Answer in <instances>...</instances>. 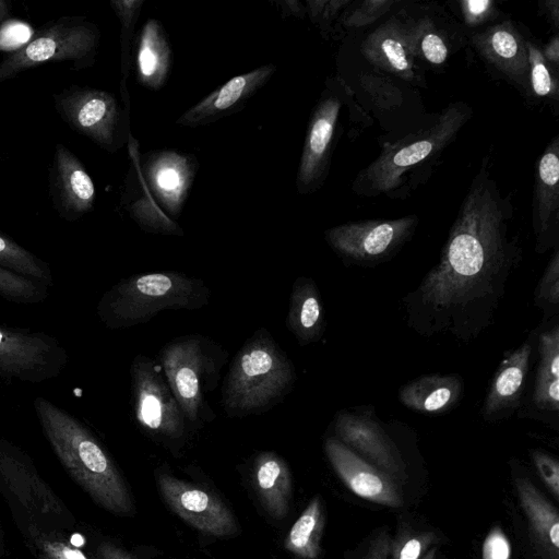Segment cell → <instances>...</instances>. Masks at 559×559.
I'll list each match as a JSON object with an SVG mask.
<instances>
[{"label": "cell", "mask_w": 559, "mask_h": 559, "mask_svg": "<svg viewBox=\"0 0 559 559\" xmlns=\"http://www.w3.org/2000/svg\"><path fill=\"white\" fill-rule=\"evenodd\" d=\"M418 223L415 214L348 222L325 230L324 237L344 261L369 266L392 258L413 237Z\"/></svg>", "instance_id": "9"}, {"label": "cell", "mask_w": 559, "mask_h": 559, "mask_svg": "<svg viewBox=\"0 0 559 559\" xmlns=\"http://www.w3.org/2000/svg\"><path fill=\"white\" fill-rule=\"evenodd\" d=\"M134 415L139 425L154 436L181 439L185 414L156 364L138 355L130 369Z\"/></svg>", "instance_id": "12"}, {"label": "cell", "mask_w": 559, "mask_h": 559, "mask_svg": "<svg viewBox=\"0 0 559 559\" xmlns=\"http://www.w3.org/2000/svg\"><path fill=\"white\" fill-rule=\"evenodd\" d=\"M69 355L52 335L0 324V377L37 384L64 370Z\"/></svg>", "instance_id": "10"}, {"label": "cell", "mask_w": 559, "mask_h": 559, "mask_svg": "<svg viewBox=\"0 0 559 559\" xmlns=\"http://www.w3.org/2000/svg\"><path fill=\"white\" fill-rule=\"evenodd\" d=\"M519 502L539 548L550 559L559 558V515L556 508L526 477L514 480Z\"/></svg>", "instance_id": "27"}, {"label": "cell", "mask_w": 559, "mask_h": 559, "mask_svg": "<svg viewBox=\"0 0 559 559\" xmlns=\"http://www.w3.org/2000/svg\"><path fill=\"white\" fill-rule=\"evenodd\" d=\"M526 48L530 64L528 81L531 94L538 99L558 103V69L545 60L542 48L534 40L526 38Z\"/></svg>", "instance_id": "33"}, {"label": "cell", "mask_w": 559, "mask_h": 559, "mask_svg": "<svg viewBox=\"0 0 559 559\" xmlns=\"http://www.w3.org/2000/svg\"><path fill=\"white\" fill-rule=\"evenodd\" d=\"M53 206L67 221L80 218L94 207L96 190L81 160L63 144L55 148L50 167Z\"/></svg>", "instance_id": "20"}, {"label": "cell", "mask_w": 559, "mask_h": 559, "mask_svg": "<svg viewBox=\"0 0 559 559\" xmlns=\"http://www.w3.org/2000/svg\"><path fill=\"white\" fill-rule=\"evenodd\" d=\"M512 193H504L488 156L473 177L438 263L403 299L420 336L469 342L488 329L520 265L523 247Z\"/></svg>", "instance_id": "1"}, {"label": "cell", "mask_w": 559, "mask_h": 559, "mask_svg": "<svg viewBox=\"0 0 559 559\" xmlns=\"http://www.w3.org/2000/svg\"><path fill=\"white\" fill-rule=\"evenodd\" d=\"M11 7L5 0H0V23L5 22L10 17Z\"/></svg>", "instance_id": "49"}, {"label": "cell", "mask_w": 559, "mask_h": 559, "mask_svg": "<svg viewBox=\"0 0 559 559\" xmlns=\"http://www.w3.org/2000/svg\"><path fill=\"white\" fill-rule=\"evenodd\" d=\"M100 32L83 16H62L39 27L0 62V82L47 62H70L75 70L96 60Z\"/></svg>", "instance_id": "6"}, {"label": "cell", "mask_w": 559, "mask_h": 559, "mask_svg": "<svg viewBox=\"0 0 559 559\" xmlns=\"http://www.w3.org/2000/svg\"><path fill=\"white\" fill-rule=\"evenodd\" d=\"M360 52L381 71L411 84H425L413 19L402 11L370 32L360 45Z\"/></svg>", "instance_id": "13"}, {"label": "cell", "mask_w": 559, "mask_h": 559, "mask_svg": "<svg viewBox=\"0 0 559 559\" xmlns=\"http://www.w3.org/2000/svg\"><path fill=\"white\" fill-rule=\"evenodd\" d=\"M352 3V0H311L306 2V12L321 33L330 34L332 22Z\"/></svg>", "instance_id": "40"}, {"label": "cell", "mask_w": 559, "mask_h": 559, "mask_svg": "<svg viewBox=\"0 0 559 559\" xmlns=\"http://www.w3.org/2000/svg\"><path fill=\"white\" fill-rule=\"evenodd\" d=\"M483 559H511V545L503 531L496 526L486 536L483 548Z\"/></svg>", "instance_id": "43"}, {"label": "cell", "mask_w": 559, "mask_h": 559, "mask_svg": "<svg viewBox=\"0 0 559 559\" xmlns=\"http://www.w3.org/2000/svg\"><path fill=\"white\" fill-rule=\"evenodd\" d=\"M352 99L353 92L343 79L326 81L307 128L296 179L299 193H313L325 182L341 129L342 111Z\"/></svg>", "instance_id": "8"}, {"label": "cell", "mask_w": 559, "mask_h": 559, "mask_svg": "<svg viewBox=\"0 0 559 559\" xmlns=\"http://www.w3.org/2000/svg\"><path fill=\"white\" fill-rule=\"evenodd\" d=\"M0 481L28 511L60 516L63 504L25 455L0 439Z\"/></svg>", "instance_id": "21"}, {"label": "cell", "mask_w": 559, "mask_h": 559, "mask_svg": "<svg viewBox=\"0 0 559 559\" xmlns=\"http://www.w3.org/2000/svg\"><path fill=\"white\" fill-rule=\"evenodd\" d=\"M532 226L535 250L544 253L559 242V135L539 156L534 175Z\"/></svg>", "instance_id": "18"}, {"label": "cell", "mask_w": 559, "mask_h": 559, "mask_svg": "<svg viewBox=\"0 0 559 559\" xmlns=\"http://www.w3.org/2000/svg\"><path fill=\"white\" fill-rule=\"evenodd\" d=\"M531 459L546 487L556 499L559 498V462L552 455L540 451H531Z\"/></svg>", "instance_id": "42"}, {"label": "cell", "mask_w": 559, "mask_h": 559, "mask_svg": "<svg viewBox=\"0 0 559 559\" xmlns=\"http://www.w3.org/2000/svg\"><path fill=\"white\" fill-rule=\"evenodd\" d=\"M325 516L320 497H313L290 527L284 547L300 559H317L321 554V539Z\"/></svg>", "instance_id": "30"}, {"label": "cell", "mask_w": 559, "mask_h": 559, "mask_svg": "<svg viewBox=\"0 0 559 559\" xmlns=\"http://www.w3.org/2000/svg\"><path fill=\"white\" fill-rule=\"evenodd\" d=\"M296 372L287 355L264 329L255 331L236 354L222 392L229 416L265 411L294 386Z\"/></svg>", "instance_id": "5"}, {"label": "cell", "mask_w": 559, "mask_h": 559, "mask_svg": "<svg viewBox=\"0 0 559 559\" xmlns=\"http://www.w3.org/2000/svg\"><path fill=\"white\" fill-rule=\"evenodd\" d=\"M253 485L264 510L275 520L289 510L293 479L286 461L273 451L260 452L253 461Z\"/></svg>", "instance_id": "25"}, {"label": "cell", "mask_w": 559, "mask_h": 559, "mask_svg": "<svg viewBox=\"0 0 559 559\" xmlns=\"http://www.w3.org/2000/svg\"><path fill=\"white\" fill-rule=\"evenodd\" d=\"M538 365L532 403L544 414L559 413V325L543 331L537 341Z\"/></svg>", "instance_id": "29"}, {"label": "cell", "mask_w": 559, "mask_h": 559, "mask_svg": "<svg viewBox=\"0 0 559 559\" xmlns=\"http://www.w3.org/2000/svg\"><path fill=\"white\" fill-rule=\"evenodd\" d=\"M324 451L336 475L356 496L390 508L403 504L397 481L338 439L328 438Z\"/></svg>", "instance_id": "17"}, {"label": "cell", "mask_w": 559, "mask_h": 559, "mask_svg": "<svg viewBox=\"0 0 559 559\" xmlns=\"http://www.w3.org/2000/svg\"><path fill=\"white\" fill-rule=\"evenodd\" d=\"M275 72L276 66L270 63L231 78L183 112L176 123L194 128L236 114Z\"/></svg>", "instance_id": "19"}, {"label": "cell", "mask_w": 559, "mask_h": 559, "mask_svg": "<svg viewBox=\"0 0 559 559\" xmlns=\"http://www.w3.org/2000/svg\"><path fill=\"white\" fill-rule=\"evenodd\" d=\"M157 485L169 509L193 528L216 537L237 533L234 513L213 491L168 473H158Z\"/></svg>", "instance_id": "14"}, {"label": "cell", "mask_w": 559, "mask_h": 559, "mask_svg": "<svg viewBox=\"0 0 559 559\" xmlns=\"http://www.w3.org/2000/svg\"><path fill=\"white\" fill-rule=\"evenodd\" d=\"M472 116L468 104L451 103L416 131L385 142L379 156L356 175L353 192L361 197L408 198L430 177Z\"/></svg>", "instance_id": "2"}, {"label": "cell", "mask_w": 559, "mask_h": 559, "mask_svg": "<svg viewBox=\"0 0 559 559\" xmlns=\"http://www.w3.org/2000/svg\"><path fill=\"white\" fill-rule=\"evenodd\" d=\"M29 532L45 559H88L79 548L61 539L45 535L35 527H29Z\"/></svg>", "instance_id": "41"}, {"label": "cell", "mask_w": 559, "mask_h": 559, "mask_svg": "<svg viewBox=\"0 0 559 559\" xmlns=\"http://www.w3.org/2000/svg\"><path fill=\"white\" fill-rule=\"evenodd\" d=\"M464 392V381L456 373L426 374L404 384L400 402L424 415H441L453 409Z\"/></svg>", "instance_id": "24"}, {"label": "cell", "mask_w": 559, "mask_h": 559, "mask_svg": "<svg viewBox=\"0 0 559 559\" xmlns=\"http://www.w3.org/2000/svg\"><path fill=\"white\" fill-rule=\"evenodd\" d=\"M412 19L420 60L436 68L444 64L454 49V35L440 26L431 10Z\"/></svg>", "instance_id": "31"}, {"label": "cell", "mask_w": 559, "mask_h": 559, "mask_svg": "<svg viewBox=\"0 0 559 559\" xmlns=\"http://www.w3.org/2000/svg\"><path fill=\"white\" fill-rule=\"evenodd\" d=\"M173 51L163 25L148 19L142 26L136 41L135 73L146 88H162L171 71Z\"/></svg>", "instance_id": "26"}, {"label": "cell", "mask_w": 559, "mask_h": 559, "mask_svg": "<svg viewBox=\"0 0 559 559\" xmlns=\"http://www.w3.org/2000/svg\"><path fill=\"white\" fill-rule=\"evenodd\" d=\"M438 536L432 532L403 531L391 540L389 559H421Z\"/></svg>", "instance_id": "38"}, {"label": "cell", "mask_w": 559, "mask_h": 559, "mask_svg": "<svg viewBox=\"0 0 559 559\" xmlns=\"http://www.w3.org/2000/svg\"><path fill=\"white\" fill-rule=\"evenodd\" d=\"M436 549L431 548L429 551H427L421 559H435Z\"/></svg>", "instance_id": "50"}, {"label": "cell", "mask_w": 559, "mask_h": 559, "mask_svg": "<svg viewBox=\"0 0 559 559\" xmlns=\"http://www.w3.org/2000/svg\"><path fill=\"white\" fill-rule=\"evenodd\" d=\"M280 3L283 5V8L286 11H288L289 14H294L296 16L304 17V15L307 13L306 7H304L298 1H284V2H280Z\"/></svg>", "instance_id": "48"}, {"label": "cell", "mask_w": 559, "mask_h": 559, "mask_svg": "<svg viewBox=\"0 0 559 559\" xmlns=\"http://www.w3.org/2000/svg\"><path fill=\"white\" fill-rule=\"evenodd\" d=\"M391 537L386 531H381L372 537L361 559H389Z\"/></svg>", "instance_id": "44"}, {"label": "cell", "mask_w": 559, "mask_h": 559, "mask_svg": "<svg viewBox=\"0 0 559 559\" xmlns=\"http://www.w3.org/2000/svg\"><path fill=\"white\" fill-rule=\"evenodd\" d=\"M98 559H139L127 550L109 543L104 542L97 548Z\"/></svg>", "instance_id": "45"}, {"label": "cell", "mask_w": 559, "mask_h": 559, "mask_svg": "<svg viewBox=\"0 0 559 559\" xmlns=\"http://www.w3.org/2000/svg\"><path fill=\"white\" fill-rule=\"evenodd\" d=\"M456 4L464 25L469 28L480 29L496 22L500 13L492 0H460Z\"/></svg>", "instance_id": "39"}, {"label": "cell", "mask_w": 559, "mask_h": 559, "mask_svg": "<svg viewBox=\"0 0 559 559\" xmlns=\"http://www.w3.org/2000/svg\"><path fill=\"white\" fill-rule=\"evenodd\" d=\"M198 163L174 151L151 152L143 164V179L166 212L178 216L192 186Z\"/></svg>", "instance_id": "22"}, {"label": "cell", "mask_w": 559, "mask_h": 559, "mask_svg": "<svg viewBox=\"0 0 559 559\" xmlns=\"http://www.w3.org/2000/svg\"><path fill=\"white\" fill-rule=\"evenodd\" d=\"M49 296L45 283L0 266V297L21 305L40 304Z\"/></svg>", "instance_id": "34"}, {"label": "cell", "mask_w": 559, "mask_h": 559, "mask_svg": "<svg viewBox=\"0 0 559 559\" xmlns=\"http://www.w3.org/2000/svg\"><path fill=\"white\" fill-rule=\"evenodd\" d=\"M397 3L400 2L395 0L352 1L340 15L341 25L349 29L371 25Z\"/></svg>", "instance_id": "35"}, {"label": "cell", "mask_w": 559, "mask_h": 559, "mask_svg": "<svg viewBox=\"0 0 559 559\" xmlns=\"http://www.w3.org/2000/svg\"><path fill=\"white\" fill-rule=\"evenodd\" d=\"M335 438L395 481L406 477L405 464L395 443L368 407L343 409L335 416Z\"/></svg>", "instance_id": "15"}, {"label": "cell", "mask_w": 559, "mask_h": 559, "mask_svg": "<svg viewBox=\"0 0 559 559\" xmlns=\"http://www.w3.org/2000/svg\"><path fill=\"white\" fill-rule=\"evenodd\" d=\"M0 266L52 286L53 276L47 262L0 233Z\"/></svg>", "instance_id": "32"}, {"label": "cell", "mask_w": 559, "mask_h": 559, "mask_svg": "<svg viewBox=\"0 0 559 559\" xmlns=\"http://www.w3.org/2000/svg\"><path fill=\"white\" fill-rule=\"evenodd\" d=\"M225 357L217 344L202 335L177 337L160 350L164 377L190 423L203 416L205 394L215 385Z\"/></svg>", "instance_id": "7"}, {"label": "cell", "mask_w": 559, "mask_h": 559, "mask_svg": "<svg viewBox=\"0 0 559 559\" xmlns=\"http://www.w3.org/2000/svg\"><path fill=\"white\" fill-rule=\"evenodd\" d=\"M532 356V344L526 341L506 353L490 381L481 416L488 421L512 415L521 405Z\"/></svg>", "instance_id": "23"}, {"label": "cell", "mask_w": 559, "mask_h": 559, "mask_svg": "<svg viewBox=\"0 0 559 559\" xmlns=\"http://www.w3.org/2000/svg\"><path fill=\"white\" fill-rule=\"evenodd\" d=\"M471 45L487 69L530 94L526 37L511 20L493 22L474 32Z\"/></svg>", "instance_id": "16"}, {"label": "cell", "mask_w": 559, "mask_h": 559, "mask_svg": "<svg viewBox=\"0 0 559 559\" xmlns=\"http://www.w3.org/2000/svg\"><path fill=\"white\" fill-rule=\"evenodd\" d=\"M33 404L45 438L72 479L107 511L130 513L133 503L129 489L88 427L46 397L37 396Z\"/></svg>", "instance_id": "3"}, {"label": "cell", "mask_w": 559, "mask_h": 559, "mask_svg": "<svg viewBox=\"0 0 559 559\" xmlns=\"http://www.w3.org/2000/svg\"><path fill=\"white\" fill-rule=\"evenodd\" d=\"M288 330L302 346L318 342L325 330L324 308L314 282L298 277L293 286L287 314Z\"/></svg>", "instance_id": "28"}, {"label": "cell", "mask_w": 559, "mask_h": 559, "mask_svg": "<svg viewBox=\"0 0 559 559\" xmlns=\"http://www.w3.org/2000/svg\"><path fill=\"white\" fill-rule=\"evenodd\" d=\"M545 60L554 68H559V36L554 34L547 44L542 48Z\"/></svg>", "instance_id": "47"}, {"label": "cell", "mask_w": 559, "mask_h": 559, "mask_svg": "<svg viewBox=\"0 0 559 559\" xmlns=\"http://www.w3.org/2000/svg\"><path fill=\"white\" fill-rule=\"evenodd\" d=\"M210 296L202 280L185 273H142L106 290L98 300L96 314L107 329H128L165 310H199L207 305Z\"/></svg>", "instance_id": "4"}, {"label": "cell", "mask_w": 559, "mask_h": 559, "mask_svg": "<svg viewBox=\"0 0 559 559\" xmlns=\"http://www.w3.org/2000/svg\"><path fill=\"white\" fill-rule=\"evenodd\" d=\"M110 4L121 22V85L126 86L131 63V39L143 1H111Z\"/></svg>", "instance_id": "36"}, {"label": "cell", "mask_w": 559, "mask_h": 559, "mask_svg": "<svg viewBox=\"0 0 559 559\" xmlns=\"http://www.w3.org/2000/svg\"><path fill=\"white\" fill-rule=\"evenodd\" d=\"M534 300L546 313L557 312L559 306V249L554 253L537 284Z\"/></svg>", "instance_id": "37"}, {"label": "cell", "mask_w": 559, "mask_h": 559, "mask_svg": "<svg viewBox=\"0 0 559 559\" xmlns=\"http://www.w3.org/2000/svg\"><path fill=\"white\" fill-rule=\"evenodd\" d=\"M539 10L542 14L548 20L549 24L555 29V34H558L559 27V1L558 0H544L539 1Z\"/></svg>", "instance_id": "46"}, {"label": "cell", "mask_w": 559, "mask_h": 559, "mask_svg": "<svg viewBox=\"0 0 559 559\" xmlns=\"http://www.w3.org/2000/svg\"><path fill=\"white\" fill-rule=\"evenodd\" d=\"M55 108L75 132L108 152L124 143V115L114 94L94 87L72 86L53 95Z\"/></svg>", "instance_id": "11"}]
</instances>
